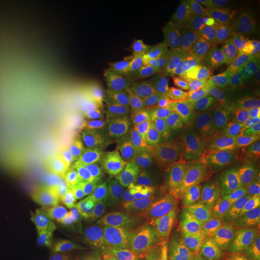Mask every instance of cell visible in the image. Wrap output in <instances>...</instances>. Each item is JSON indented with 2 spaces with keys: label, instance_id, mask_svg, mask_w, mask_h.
<instances>
[{
  "label": "cell",
  "instance_id": "obj_1",
  "mask_svg": "<svg viewBox=\"0 0 260 260\" xmlns=\"http://www.w3.org/2000/svg\"><path fill=\"white\" fill-rule=\"evenodd\" d=\"M216 178L231 182H251L260 174L259 159L244 149L219 139L211 140L207 148Z\"/></svg>",
  "mask_w": 260,
  "mask_h": 260
},
{
  "label": "cell",
  "instance_id": "obj_2",
  "mask_svg": "<svg viewBox=\"0 0 260 260\" xmlns=\"http://www.w3.org/2000/svg\"><path fill=\"white\" fill-rule=\"evenodd\" d=\"M214 241L233 236L258 233L260 214L235 209L223 205H214Z\"/></svg>",
  "mask_w": 260,
  "mask_h": 260
},
{
  "label": "cell",
  "instance_id": "obj_3",
  "mask_svg": "<svg viewBox=\"0 0 260 260\" xmlns=\"http://www.w3.org/2000/svg\"><path fill=\"white\" fill-rule=\"evenodd\" d=\"M209 198L214 205L259 213V195L251 182H231L215 178Z\"/></svg>",
  "mask_w": 260,
  "mask_h": 260
},
{
  "label": "cell",
  "instance_id": "obj_4",
  "mask_svg": "<svg viewBox=\"0 0 260 260\" xmlns=\"http://www.w3.org/2000/svg\"><path fill=\"white\" fill-rule=\"evenodd\" d=\"M212 253L214 260H259L258 233L215 240Z\"/></svg>",
  "mask_w": 260,
  "mask_h": 260
},
{
  "label": "cell",
  "instance_id": "obj_5",
  "mask_svg": "<svg viewBox=\"0 0 260 260\" xmlns=\"http://www.w3.org/2000/svg\"><path fill=\"white\" fill-rule=\"evenodd\" d=\"M177 195L202 213L206 214L209 190L202 173L196 170H189L182 173L177 178Z\"/></svg>",
  "mask_w": 260,
  "mask_h": 260
},
{
  "label": "cell",
  "instance_id": "obj_6",
  "mask_svg": "<svg viewBox=\"0 0 260 260\" xmlns=\"http://www.w3.org/2000/svg\"><path fill=\"white\" fill-rule=\"evenodd\" d=\"M260 121L249 120L228 125H220L217 139L233 145L238 149H251L257 146Z\"/></svg>",
  "mask_w": 260,
  "mask_h": 260
},
{
  "label": "cell",
  "instance_id": "obj_7",
  "mask_svg": "<svg viewBox=\"0 0 260 260\" xmlns=\"http://www.w3.org/2000/svg\"><path fill=\"white\" fill-rule=\"evenodd\" d=\"M214 240L206 239H191L172 242L168 246L165 253L171 258H189L195 259L204 257L212 253Z\"/></svg>",
  "mask_w": 260,
  "mask_h": 260
},
{
  "label": "cell",
  "instance_id": "obj_8",
  "mask_svg": "<svg viewBox=\"0 0 260 260\" xmlns=\"http://www.w3.org/2000/svg\"><path fill=\"white\" fill-rule=\"evenodd\" d=\"M161 214L168 224L196 217H205V214L199 211L193 205L187 203L177 194L176 197L168 200L163 204Z\"/></svg>",
  "mask_w": 260,
  "mask_h": 260
},
{
  "label": "cell",
  "instance_id": "obj_9",
  "mask_svg": "<svg viewBox=\"0 0 260 260\" xmlns=\"http://www.w3.org/2000/svg\"><path fill=\"white\" fill-rule=\"evenodd\" d=\"M170 233L179 240L206 239L208 228L204 217H196L168 224Z\"/></svg>",
  "mask_w": 260,
  "mask_h": 260
},
{
  "label": "cell",
  "instance_id": "obj_10",
  "mask_svg": "<svg viewBox=\"0 0 260 260\" xmlns=\"http://www.w3.org/2000/svg\"><path fill=\"white\" fill-rule=\"evenodd\" d=\"M251 183L253 184V185L256 187V189H257V192H258V195H259V214H260V179L258 178V177H254L252 180L251 181Z\"/></svg>",
  "mask_w": 260,
  "mask_h": 260
},
{
  "label": "cell",
  "instance_id": "obj_11",
  "mask_svg": "<svg viewBox=\"0 0 260 260\" xmlns=\"http://www.w3.org/2000/svg\"><path fill=\"white\" fill-rule=\"evenodd\" d=\"M170 260H195V259H189V258H171Z\"/></svg>",
  "mask_w": 260,
  "mask_h": 260
},
{
  "label": "cell",
  "instance_id": "obj_12",
  "mask_svg": "<svg viewBox=\"0 0 260 260\" xmlns=\"http://www.w3.org/2000/svg\"><path fill=\"white\" fill-rule=\"evenodd\" d=\"M257 146H260V127L259 132H258V140H257Z\"/></svg>",
  "mask_w": 260,
  "mask_h": 260
},
{
  "label": "cell",
  "instance_id": "obj_13",
  "mask_svg": "<svg viewBox=\"0 0 260 260\" xmlns=\"http://www.w3.org/2000/svg\"><path fill=\"white\" fill-rule=\"evenodd\" d=\"M258 178H259V179H260V174H259V176H258Z\"/></svg>",
  "mask_w": 260,
  "mask_h": 260
},
{
  "label": "cell",
  "instance_id": "obj_14",
  "mask_svg": "<svg viewBox=\"0 0 260 260\" xmlns=\"http://www.w3.org/2000/svg\"><path fill=\"white\" fill-rule=\"evenodd\" d=\"M259 239H260V236H259Z\"/></svg>",
  "mask_w": 260,
  "mask_h": 260
},
{
  "label": "cell",
  "instance_id": "obj_15",
  "mask_svg": "<svg viewBox=\"0 0 260 260\" xmlns=\"http://www.w3.org/2000/svg\"><path fill=\"white\" fill-rule=\"evenodd\" d=\"M260 260V259H259Z\"/></svg>",
  "mask_w": 260,
  "mask_h": 260
}]
</instances>
